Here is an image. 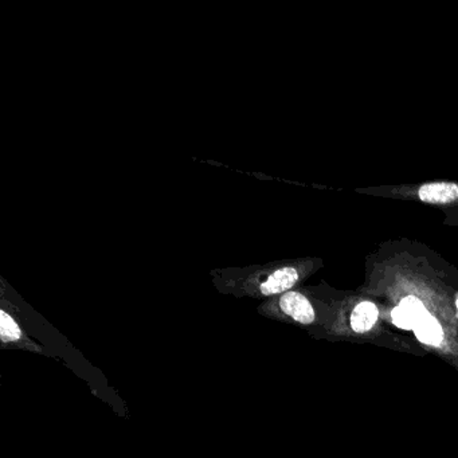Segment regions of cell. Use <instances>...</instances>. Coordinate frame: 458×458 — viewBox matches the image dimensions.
<instances>
[{
    "mask_svg": "<svg viewBox=\"0 0 458 458\" xmlns=\"http://www.w3.org/2000/svg\"><path fill=\"white\" fill-rule=\"evenodd\" d=\"M300 280V272L296 267L292 265H281V267H273L269 277L259 284L256 288L259 296H276V294H284L291 291L297 281Z\"/></svg>",
    "mask_w": 458,
    "mask_h": 458,
    "instance_id": "obj_1",
    "label": "cell"
},
{
    "mask_svg": "<svg viewBox=\"0 0 458 458\" xmlns=\"http://www.w3.org/2000/svg\"><path fill=\"white\" fill-rule=\"evenodd\" d=\"M278 307L297 323L310 324L315 321V310L310 300L299 292L289 291L281 294Z\"/></svg>",
    "mask_w": 458,
    "mask_h": 458,
    "instance_id": "obj_2",
    "label": "cell"
},
{
    "mask_svg": "<svg viewBox=\"0 0 458 458\" xmlns=\"http://www.w3.org/2000/svg\"><path fill=\"white\" fill-rule=\"evenodd\" d=\"M428 313L417 297H404L398 307L394 308L391 318L393 323L402 329H414L415 324Z\"/></svg>",
    "mask_w": 458,
    "mask_h": 458,
    "instance_id": "obj_3",
    "label": "cell"
},
{
    "mask_svg": "<svg viewBox=\"0 0 458 458\" xmlns=\"http://www.w3.org/2000/svg\"><path fill=\"white\" fill-rule=\"evenodd\" d=\"M418 197L422 202L434 205H447L458 199V186L454 183H428L418 190Z\"/></svg>",
    "mask_w": 458,
    "mask_h": 458,
    "instance_id": "obj_4",
    "label": "cell"
},
{
    "mask_svg": "<svg viewBox=\"0 0 458 458\" xmlns=\"http://www.w3.org/2000/svg\"><path fill=\"white\" fill-rule=\"evenodd\" d=\"M377 308L369 301H363L356 305L351 315V327L358 334L369 332L377 320Z\"/></svg>",
    "mask_w": 458,
    "mask_h": 458,
    "instance_id": "obj_5",
    "label": "cell"
},
{
    "mask_svg": "<svg viewBox=\"0 0 458 458\" xmlns=\"http://www.w3.org/2000/svg\"><path fill=\"white\" fill-rule=\"evenodd\" d=\"M414 332L418 339L425 344L439 345L444 339L441 326L428 312L415 324Z\"/></svg>",
    "mask_w": 458,
    "mask_h": 458,
    "instance_id": "obj_6",
    "label": "cell"
},
{
    "mask_svg": "<svg viewBox=\"0 0 458 458\" xmlns=\"http://www.w3.org/2000/svg\"><path fill=\"white\" fill-rule=\"evenodd\" d=\"M21 335H22V332H21L17 321L6 310H2L0 312V336H2V340L4 343L17 342Z\"/></svg>",
    "mask_w": 458,
    "mask_h": 458,
    "instance_id": "obj_7",
    "label": "cell"
},
{
    "mask_svg": "<svg viewBox=\"0 0 458 458\" xmlns=\"http://www.w3.org/2000/svg\"><path fill=\"white\" fill-rule=\"evenodd\" d=\"M455 305H457V310H458V297H457V301H455Z\"/></svg>",
    "mask_w": 458,
    "mask_h": 458,
    "instance_id": "obj_8",
    "label": "cell"
}]
</instances>
